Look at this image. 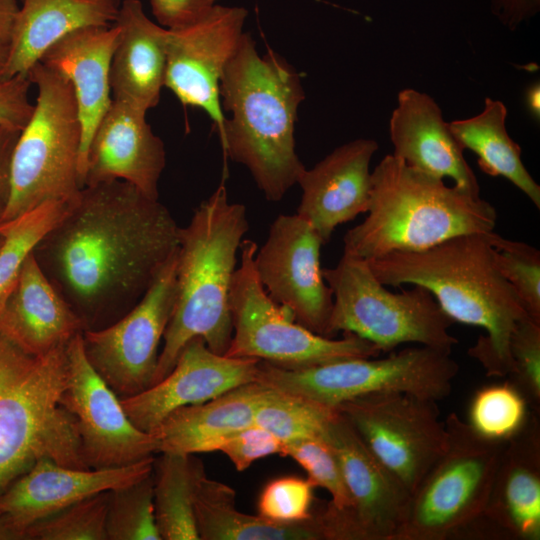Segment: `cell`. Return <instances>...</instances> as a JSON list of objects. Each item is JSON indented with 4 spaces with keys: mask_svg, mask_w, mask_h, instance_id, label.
Segmentation results:
<instances>
[{
    "mask_svg": "<svg viewBox=\"0 0 540 540\" xmlns=\"http://www.w3.org/2000/svg\"><path fill=\"white\" fill-rule=\"evenodd\" d=\"M179 229L159 199L113 180L83 187L33 254L85 330L99 329L142 299L178 248Z\"/></svg>",
    "mask_w": 540,
    "mask_h": 540,
    "instance_id": "cell-1",
    "label": "cell"
},
{
    "mask_svg": "<svg viewBox=\"0 0 540 540\" xmlns=\"http://www.w3.org/2000/svg\"><path fill=\"white\" fill-rule=\"evenodd\" d=\"M385 286L426 288L454 323L485 330L468 354L488 377L512 371L510 340L530 318L496 264L489 232L464 234L419 251H397L367 261Z\"/></svg>",
    "mask_w": 540,
    "mask_h": 540,
    "instance_id": "cell-2",
    "label": "cell"
},
{
    "mask_svg": "<svg viewBox=\"0 0 540 540\" xmlns=\"http://www.w3.org/2000/svg\"><path fill=\"white\" fill-rule=\"evenodd\" d=\"M219 98L231 114L219 134L224 153L250 171L267 200H281L305 170L295 144L305 99L300 74L270 48L260 55L244 32L220 78Z\"/></svg>",
    "mask_w": 540,
    "mask_h": 540,
    "instance_id": "cell-3",
    "label": "cell"
},
{
    "mask_svg": "<svg viewBox=\"0 0 540 540\" xmlns=\"http://www.w3.org/2000/svg\"><path fill=\"white\" fill-rule=\"evenodd\" d=\"M248 229L245 205L230 202L224 184L180 227L175 304L151 385L172 370L183 347L195 337L217 354L227 352L233 335L230 288Z\"/></svg>",
    "mask_w": 540,
    "mask_h": 540,
    "instance_id": "cell-4",
    "label": "cell"
},
{
    "mask_svg": "<svg viewBox=\"0 0 540 540\" xmlns=\"http://www.w3.org/2000/svg\"><path fill=\"white\" fill-rule=\"evenodd\" d=\"M366 218L349 229L343 252L366 261L419 251L458 235L494 231L495 207L388 154L371 172Z\"/></svg>",
    "mask_w": 540,
    "mask_h": 540,
    "instance_id": "cell-5",
    "label": "cell"
},
{
    "mask_svg": "<svg viewBox=\"0 0 540 540\" xmlns=\"http://www.w3.org/2000/svg\"><path fill=\"white\" fill-rule=\"evenodd\" d=\"M66 346L32 356L0 331V494L42 458L91 469L77 420L60 403L69 381Z\"/></svg>",
    "mask_w": 540,
    "mask_h": 540,
    "instance_id": "cell-6",
    "label": "cell"
},
{
    "mask_svg": "<svg viewBox=\"0 0 540 540\" xmlns=\"http://www.w3.org/2000/svg\"><path fill=\"white\" fill-rule=\"evenodd\" d=\"M27 76L38 93L14 148L10 192L0 226L49 201L72 203L83 188L82 125L73 86L40 62Z\"/></svg>",
    "mask_w": 540,
    "mask_h": 540,
    "instance_id": "cell-7",
    "label": "cell"
},
{
    "mask_svg": "<svg viewBox=\"0 0 540 540\" xmlns=\"http://www.w3.org/2000/svg\"><path fill=\"white\" fill-rule=\"evenodd\" d=\"M333 295L327 336L357 335L388 353L416 343L452 351L458 340L449 332L454 321L424 287L389 291L367 261L343 252L337 265L322 269Z\"/></svg>",
    "mask_w": 540,
    "mask_h": 540,
    "instance_id": "cell-8",
    "label": "cell"
},
{
    "mask_svg": "<svg viewBox=\"0 0 540 540\" xmlns=\"http://www.w3.org/2000/svg\"><path fill=\"white\" fill-rule=\"evenodd\" d=\"M444 422V450L411 492L394 540L457 538L485 509L506 441L481 436L454 412Z\"/></svg>",
    "mask_w": 540,
    "mask_h": 540,
    "instance_id": "cell-9",
    "label": "cell"
},
{
    "mask_svg": "<svg viewBox=\"0 0 540 540\" xmlns=\"http://www.w3.org/2000/svg\"><path fill=\"white\" fill-rule=\"evenodd\" d=\"M458 371L451 351L419 345L383 358H351L302 368L260 361L256 382L336 409L346 401L380 393L438 401L450 394Z\"/></svg>",
    "mask_w": 540,
    "mask_h": 540,
    "instance_id": "cell-10",
    "label": "cell"
},
{
    "mask_svg": "<svg viewBox=\"0 0 540 540\" xmlns=\"http://www.w3.org/2000/svg\"><path fill=\"white\" fill-rule=\"evenodd\" d=\"M256 242L243 239L240 265L230 288L233 335L228 357L252 358L284 368H302L344 359L379 356L380 349L357 335L341 339L319 335L298 323L276 303L258 279Z\"/></svg>",
    "mask_w": 540,
    "mask_h": 540,
    "instance_id": "cell-11",
    "label": "cell"
},
{
    "mask_svg": "<svg viewBox=\"0 0 540 540\" xmlns=\"http://www.w3.org/2000/svg\"><path fill=\"white\" fill-rule=\"evenodd\" d=\"M336 410L410 494L444 450L447 433L437 401L380 393L346 401Z\"/></svg>",
    "mask_w": 540,
    "mask_h": 540,
    "instance_id": "cell-12",
    "label": "cell"
},
{
    "mask_svg": "<svg viewBox=\"0 0 540 540\" xmlns=\"http://www.w3.org/2000/svg\"><path fill=\"white\" fill-rule=\"evenodd\" d=\"M177 249L129 312L110 325L82 332L89 363L120 399L152 384L175 304Z\"/></svg>",
    "mask_w": 540,
    "mask_h": 540,
    "instance_id": "cell-13",
    "label": "cell"
},
{
    "mask_svg": "<svg viewBox=\"0 0 540 540\" xmlns=\"http://www.w3.org/2000/svg\"><path fill=\"white\" fill-rule=\"evenodd\" d=\"M322 437L334 450L350 498L341 514L318 511L326 540H394L410 493L366 448L336 410Z\"/></svg>",
    "mask_w": 540,
    "mask_h": 540,
    "instance_id": "cell-14",
    "label": "cell"
},
{
    "mask_svg": "<svg viewBox=\"0 0 540 540\" xmlns=\"http://www.w3.org/2000/svg\"><path fill=\"white\" fill-rule=\"evenodd\" d=\"M69 381L60 403L77 420L84 460L91 469L123 467L158 453L154 434L138 429L120 398L89 363L82 333L66 346Z\"/></svg>",
    "mask_w": 540,
    "mask_h": 540,
    "instance_id": "cell-15",
    "label": "cell"
},
{
    "mask_svg": "<svg viewBox=\"0 0 540 540\" xmlns=\"http://www.w3.org/2000/svg\"><path fill=\"white\" fill-rule=\"evenodd\" d=\"M322 245L305 219L281 214L257 249L254 264L259 281L276 303L288 308L304 327L328 337L333 295L321 268Z\"/></svg>",
    "mask_w": 540,
    "mask_h": 540,
    "instance_id": "cell-16",
    "label": "cell"
},
{
    "mask_svg": "<svg viewBox=\"0 0 540 540\" xmlns=\"http://www.w3.org/2000/svg\"><path fill=\"white\" fill-rule=\"evenodd\" d=\"M247 15L243 7L216 4L198 21L168 29L164 87L183 105L205 111L219 134L225 120L219 82L240 43Z\"/></svg>",
    "mask_w": 540,
    "mask_h": 540,
    "instance_id": "cell-17",
    "label": "cell"
},
{
    "mask_svg": "<svg viewBox=\"0 0 540 540\" xmlns=\"http://www.w3.org/2000/svg\"><path fill=\"white\" fill-rule=\"evenodd\" d=\"M260 361L213 352L201 337L181 350L172 370L144 391L120 399L131 422L152 432L170 413L207 402L236 387L255 382Z\"/></svg>",
    "mask_w": 540,
    "mask_h": 540,
    "instance_id": "cell-18",
    "label": "cell"
},
{
    "mask_svg": "<svg viewBox=\"0 0 540 540\" xmlns=\"http://www.w3.org/2000/svg\"><path fill=\"white\" fill-rule=\"evenodd\" d=\"M154 461L152 456L123 467L74 469L39 459L0 494V515L25 540V531L36 522L152 474Z\"/></svg>",
    "mask_w": 540,
    "mask_h": 540,
    "instance_id": "cell-19",
    "label": "cell"
},
{
    "mask_svg": "<svg viewBox=\"0 0 540 540\" xmlns=\"http://www.w3.org/2000/svg\"><path fill=\"white\" fill-rule=\"evenodd\" d=\"M531 411L524 426L506 441L485 509L464 535L510 540L540 539V423ZM474 535V534H473Z\"/></svg>",
    "mask_w": 540,
    "mask_h": 540,
    "instance_id": "cell-20",
    "label": "cell"
},
{
    "mask_svg": "<svg viewBox=\"0 0 540 540\" xmlns=\"http://www.w3.org/2000/svg\"><path fill=\"white\" fill-rule=\"evenodd\" d=\"M166 150L146 121V112L112 99L88 145L83 185L122 180L159 199Z\"/></svg>",
    "mask_w": 540,
    "mask_h": 540,
    "instance_id": "cell-21",
    "label": "cell"
},
{
    "mask_svg": "<svg viewBox=\"0 0 540 540\" xmlns=\"http://www.w3.org/2000/svg\"><path fill=\"white\" fill-rule=\"evenodd\" d=\"M379 145L358 138L337 148L300 175L297 214L327 243L336 227L366 213L371 194L370 162Z\"/></svg>",
    "mask_w": 540,
    "mask_h": 540,
    "instance_id": "cell-22",
    "label": "cell"
},
{
    "mask_svg": "<svg viewBox=\"0 0 540 540\" xmlns=\"http://www.w3.org/2000/svg\"><path fill=\"white\" fill-rule=\"evenodd\" d=\"M389 135L394 147L392 155L434 177H449L461 191L480 197V186L464 158V149L429 94L413 88L398 92Z\"/></svg>",
    "mask_w": 540,
    "mask_h": 540,
    "instance_id": "cell-23",
    "label": "cell"
},
{
    "mask_svg": "<svg viewBox=\"0 0 540 540\" xmlns=\"http://www.w3.org/2000/svg\"><path fill=\"white\" fill-rule=\"evenodd\" d=\"M119 33L116 24L74 30L51 45L39 60L73 86L82 125L79 165L82 185L88 145L112 101L110 65Z\"/></svg>",
    "mask_w": 540,
    "mask_h": 540,
    "instance_id": "cell-24",
    "label": "cell"
},
{
    "mask_svg": "<svg viewBox=\"0 0 540 540\" xmlns=\"http://www.w3.org/2000/svg\"><path fill=\"white\" fill-rule=\"evenodd\" d=\"M84 330L32 252L0 308V331L27 354L42 356Z\"/></svg>",
    "mask_w": 540,
    "mask_h": 540,
    "instance_id": "cell-25",
    "label": "cell"
},
{
    "mask_svg": "<svg viewBox=\"0 0 540 540\" xmlns=\"http://www.w3.org/2000/svg\"><path fill=\"white\" fill-rule=\"evenodd\" d=\"M114 24L120 33L110 65L113 99L147 113L165 84L168 29L150 20L139 0H123Z\"/></svg>",
    "mask_w": 540,
    "mask_h": 540,
    "instance_id": "cell-26",
    "label": "cell"
},
{
    "mask_svg": "<svg viewBox=\"0 0 540 540\" xmlns=\"http://www.w3.org/2000/svg\"><path fill=\"white\" fill-rule=\"evenodd\" d=\"M5 80L27 76L43 53L70 32L114 24L121 0H20Z\"/></svg>",
    "mask_w": 540,
    "mask_h": 540,
    "instance_id": "cell-27",
    "label": "cell"
},
{
    "mask_svg": "<svg viewBox=\"0 0 540 540\" xmlns=\"http://www.w3.org/2000/svg\"><path fill=\"white\" fill-rule=\"evenodd\" d=\"M267 386L251 382L207 402L170 413L152 432L158 452L197 454L215 451L227 435L254 424Z\"/></svg>",
    "mask_w": 540,
    "mask_h": 540,
    "instance_id": "cell-28",
    "label": "cell"
},
{
    "mask_svg": "<svg viewBox=\"0 0 540 540\" xmlns=\"http://www.w3.org/2000/svg\"><path fill=\"white\" fill-rule=\"evenodd\" d=\"M199 540H326L317 512L293 523L270 521L236 508V492L229 485L204 475L194 502Z\"/></svg>",
    "mask_w": 540,
    "mask_h": 540,
    "instance_id": "cell-29",
    "label": "cell"
},
{
    "mask_svg": "<svg viewBox=\"0 0 540 540\" xmlns=\"http://www.w3.org/2000/svg\"><path fill=\"white\" fill-rule=\"evenodd\" d=\"M506 118L504 103L486 97L479 114L451 121L449 127L462 148L477 155L478 166L484 173L506 178L539 209L540 186L522 162L521 147L507 132Z\"/></svg>",
    "mask_w": 540,
    "mask_h": 540,
    "instance_id": "cell-30",
    "label": "cell"
},
{
    "mask_svg": "<svg viewBox=\"0 0 540 540\" xmlns=\"http://www.w3.org/2000/svg\"><path fill=\"white\" fill-rule=\"evenodd\" d=\"M154 461L155 521L161 540H199L195 495L205 468L195 454L162 452Z\"/></svg>",
    "mask_w": 540,
    "mask_h": 540,
    "instance_id": "cell-31",
    "label": "cell"
},
{
    "mask_svg": "<svg viewBox=\"0 0 540 540\" xmlns=\"http://www.w3.org/2000/svg\"><path fill=\"white\" fill-rule=\"evenodd\" d=\"M72 203L49 201L0 226V236L3 238L0 246V308L28 256Z\"/></svg>",
    "mask_w": 540,
    "mask_h": 540,
    "instance_id": "cell-32",
    "label": "cell"
},
{
    "mask_svg": "<svg viewBox=\"0 0 540 540\" xmlns=\"http://www.w3.org/2000/svg\"><path fill=\"white\" fill-rule=\"evenodd\" d=\"M336 409L267 387L254 423L272 433L283 444L322 437Z\"/></svg>",
    "mask_w": 540,
    "mask_h": 540,
    "instance_id": "cell-33",
    "label": "cell"
},
{
    "mask_svg": "<svg viewBox=\"0 0 540 540\" xmlns=\"http://www.w3.org/2000/svg\"><path fill=\"white\" fill-rule=\"evenodd\" d=\"M529 405L508 380L479 389L469 406V425L481 436L507 441L526 423Z\"/></svg>",
    "mask_w": 540,
    "mask_h": 540,
    "instance_id": "cell-34",
    "label": "cell"
},
{
    "mask_svg": "<svg viewBox=\"0 0 540 540\" xmlns=\"http://www.w3.org/2000/svg\"><path fill=\"white\" fill-rule=\"evenodd\" d=\"M152 474L109 491L107 540H161L154 514Z\"/></svg>",
    "mask_w": 540,
    "mask_h": 540,
    "instance_id": "cell-35",
    "label": "cell"
},
{
    "mask_svg": "<svg viewBox=\"0 0 540 540\" xmlns=\"http://www.w3.org/2000/svg\"><path fill=\"white\" fill-rule=\"evenodd\" d=\"M109 491L72 504L31 525L25 540H107Z\"/></svg>",
    "mask_w": 540,
    "mask_h": 540,
    "instance_id": "cell-36",
    "label": "cell"
},
{
    "mask_svg": "<svg viewBox=\"0 0 540 540\" xmlns=\"http://www.w3.org/2000/svg\"><path fill=\"white\" fill-rule=\"evenodd\" d=\"M496 264L528 316L540 323V252L535 247L489 232Z\"/></svg>",
    "mask_w": 540,
    "mask_h": 540,
    "instance_id": "cell-37",
    "label": "cell"
},
{
    "mask_svg": "<svg viewBox=\"0 0 540 540\" xmlns=\"http://www.w3.org/2000/svg\"><path fill=\"white\" fill-rule=\"evenodd\" d=\"M281 456L296 461L316 487H321L330 494L331 500L324 506L327 512L341 514L349 509L350 498L338 458L323 437L284 443Z\"/></svg>",
    "mask_w": 540,
    "mask_h": 540,
    "instance_id": "cell-38",
    "label": "cell"
},
{
    "mask_svg": "<svg viewBox=\"0 0 540 540\" xmlns=\"http://www.w3.org/2000/svg\"><path fill=\"white\" fill-rule=\"evenodd\" d=\"M512 371L506 377L526 399L531 411L540 408V323L520 321L510 340Z\"/></svg>",
    "mask_w": 540,
    "mask_h": 540,
    "instance_id": "cell-39",
    "label": "cell"
},
{
    "mask_svg": "<svg viewBox=\"0 0 540 540\" xmlns=\"http://www.w3.org/2000/svg\"><path fill=\"white\" fill-rule=\"evenodd\" d=\"M316 486L308 479L284 476L270 481L258 499V515L279 523L308 520Z\"/></svg>",
    "mask_w": 540,
    "mask_h": 540,
    "instance_id": "cell-40",
    "label": "cell"
},
{
    "mask_svg": "<svg viewBox=\"0 0 540 540\" xmlns=\"http://www.w3.org/2000/svg\"><path fill=\"white\" fill-rule=\"evenodd\" d=\"M282 450L283 443L255 423L227 435L215 448V451L224 453L239 472L258 459L281 455Z\"/></svg>",
    "mask_w": 540,
    "mask_h": 540,
    "instance_id": "cell-41",
    "label": "cell"
},
{
    "mask_svg": "<svg viewBox=\"0 0 540 540\" xmlns=\"http://www.w3.org/2000/svg\"><path fill=\"white\" fill-rule=\"evenodd\" d=\"M32 83L28 76H14L0 83V125L22 130L34 104L30 101Z\"/></svg>",
    "mask_w": 540,
    "mask_h": 540,
    "instance_id": "cell-42",
    "label": "cell"
},
{
    "mask_svg": "<svg viewBox=\"0 0 540 540\" xmlns=\"http://www.w3.org/2000/svg\"><path fill=\"white\" fill-rule=\"evenodd\" d=\"M218 0H150L152 14L167 29H177L204 17Z\"/></svg>",
    "mask_w": 540,
    "mask_h": 540,
    "instance_id": "cell-43",
    "label": "cell"
},
{
    "mask_svg": "<svg viewBox=\"0 0 540 540\" xmlns=\"http://www.w3.org/2000/svg\"><path fill=\"white\" fill-rule=\"evenodd\" d=\"M492 13L510 31L533 18L540 10V0H491Z\"/></svg>",
    "mask_w": 540,
    "mask_h": 540,
    "instance_id": "cell-44",
    "label": "cell"
},
{
    "mask_svg": "<svg viewBox=\"0 0 540 540\" xmlns=\"http://www.w3.org/2000/svg\"><path fill=\"white\" fill-rule=\"evenodd\" d=\"M21 130L0 125V210L3 211L10 192L11 162Z\"/></svg>",
    "mask_w": 540,
    "mask_h": 540,
    "instance_id": "cell-45",
    "label": "cell"
},
{
    "mask_svg": "<svg viewBox=\"0 0 540 540\" xmlns=\"http://www.w3.org/2000/svg\"><path fill=\"white\" fill-rule=\"evenodd\" d=\"M19 8L18 0H0V45H9Z\"/></svg>",
    "mask_w": 540,
    "mask_h": 540,
    "instance_id": "cell-46",
    "label": "cell"
},
{
    "mask_svg": "<svg viewBox=\"0 0 540 540\" xmlns=\"http://www.w3.org/2000/svg\"><path fill=\"white\" fill-rule=\"evenodd\" d=\"M540 87L539 83L532 84L526 91V102L529 111L535 117L540 115Z\"/></svg>",
    "mask_w": 540,
    "mask_h": 540,
    "instance_id": "cell-47",
    "label": "cell"
},
{
    "mask_svg": "<svg viewBox=\"0 0 540 540\" xmlns=\"http://www.w3.org/2000/svg\"><path fill=\"white\" fill-rule=\"evenodd\" d=\"M0 540H22L20 535L0 515Z\"/></svg>",
    "mask_w": 540,
    "mask_h": 540,
    "instance_id": "cell-48",
    "label": "cell"
},
{
    "mask_svg": "<svg viewBox=\"0 0 540 540\" xmlns=\"http://www.w3.org/2000/svg\"><path fill=\"white\" fill-rule=\"evenodd\" d=\"M9 53V45H0V83L5 81V68Z\"/></svg>",
    "mask_w": 540,
    "mask_h": 540,
    "instance_id": "cell-49",
    "label": "cell"
},
{
    "mask_svg": "<svg viewBox=\"0 0 540 540\" xmlns=\"http://www.w3.org/2000/svg\"><path fill=\"white\" fill-rule=\"evenodd\" d=\"M1 213H2V211L0 210V215H1ZM2 240H3V238H2V236H0V246L2 244Z\"/></svg>",
    "mask_w": 540,
    "mask_h": 540,
    "instance_id": "cell-50",
    "label": "cell"
}]
</instances>
